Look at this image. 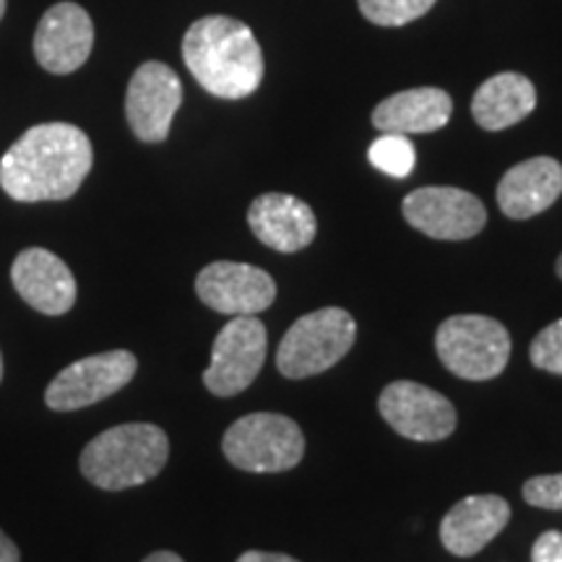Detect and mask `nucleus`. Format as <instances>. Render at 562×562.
Returning <instances> with one entry per match:
<instances>
[{
	"instance_id": "6ab92c4d",
	"label": "nucleus",
	"mask_w": 562,
	"mask_h": 562,
	"mask_svg": "<svg viewBox=\"0 0 562 562\" xmlns=\"http://www.w3.org/2000/svg\"><path fill=\"white\" fill-rule=\"evenodd\" d=\"M537 108V89L521 74H497L476 89L472 115L484 131H505Z\"/></svg>"
},
{
	"instance_id": "f03ea898",
	"label": "nucleus",
	"mask_w": 562,
	"mask_h": 562,
	"mask_svg": "<svg viewBox=\"0 0 562 562\" xmlns=\"http://www.w3.org/2000/svg\"><path fill=\"white\" fill-rule=\"evenodd\" d=\"M193 79L220 100H245L263 81V50L245 21L203 16L182 37Z\"/></svg>"
},
{
	"instance_id": "f3484780",
	"label": "nucleus",
	"mask_w": 562,
	"mask_h": 562,
	"mask_svg": "<svg viewBox=\"0 0 562 562\" xmlns=\"http://www.w3.org/2000/svg\"><path fill=\"white\" fill-rule=\"evenodd\" d=\"M562 165L552 157H533L510 167L497 186V206L510 220H531L560 199Z\"/></svg>"
},
{
	"instance_id": "f257e3e1",
	"label": "nucleus",
	"mask_w": 562,
	"mask_h": 562,
	"mask_svg": "<svg viewBox=\"0 0 562 562\" xmlns=\"http://www.w3.org/2000/svg\"><path fill=\"white\" fill-rule=\"evenodd\" d=\"M94 165L87 133L70 123L34 125L0 159V188L13 201H66Z\"/></svg>"
},
{
	"instance_id": "b1692460",
	"label": "nucleus",
	"mask_w": 562,
	"mask_h": 562,
	"mask_svg": "<svg viewBox=\"0 0 562 562\" xmlns=\"http://www.w3.org/2000/svg\"><path fill=\"white\" fill-rule=\"evenodd\" d=\"M531 562H562V533L544 531L542 537L533 542Z\"/></svg>"
},
{
	"instance_id": "ddd939ff",
	"label": "nucleus",
	"mask_w": 562,
	"mask_h": 562,
	"mask_svg": "<svg viewBox=\"0 0 562 562\" xmlns=\"http://www.w3.org/2000/svg\"><path fill=\"white\" fill-rule=\"evenodd\" d=\"M91 47H94V24L81 5L63 0L40 19L34 34V58L50 74L66 76L79 70L89 60Z\"/></svg>"
},
{
	"instance_id": "6e6552de",
	"label": "nucleus",
	"mask_w": 562,
	"mask_h": 562,
	"mask_svg": "<svg viewBox=\"0 0 562 562\" xmlns=\"http://www.w3.org/2000/svg\"><path fill=\"white\" fill-rule=\"evenodd\" d=\"M138 370L136 355L125 349L102 351L68 364L47 385L45 404L53 412H76L83 406L104 402L112 393L125 389Z\"/></svg>"
},
{
	"instance_id": "c756f323",
	"label": "nucleus",
	"mask_w": 562,
	"mask_h": 562,
	"mask_svg": "<svg viewBox=\"0 0 562 562\" xmlns=\"http://www.w3.org/2000/svg\"><path fill=\"white\" fill-rule=\"evenodd\" d=\"M0 381H3V357H0Z\"/></svg>"
},
{
	"instance_id": "39448f33",
	"label": "nucleus",
	"mask_w": 562,
	"mask_h": 562,
	"mask_svg": "<svg viewBox=\"0 0 562 562\" xmlns=\"http://www.w3.org/2000/svg\"><path fill=\"white\" fill-rule=\"evenodd\" d=\"M222 451L235 469L252 474L290 472L305 456V435L284 414L258 412L240 417L224 432Z\"/></svg>"
},
{
	"instance_id": "1a4fd4ad",
	"label": "nucleus",
	"mask_w": 562,
	"mask_h": 562,
	"mask_svg": "<svg viewBox=\"0 0 562 562\" xmlns=\"http://www.w3.org/2000/svg\"><path fill=\"white\" fill-rule=\"evenodd\" d=\"M404 220L432 240H472L487 224L484 203L451 186L417 188L402 203Z\"/></svg>"
},
{
	"instance_id": "393cba45",
	"label": "nucleus",
	"mask_w": 562,
	"mask_h": 562,
	"mask_svg": "<svg viewBox=\"0 0 562 562\" xmlns=\"http://www.w3.org/2000/svg\"><path fill=\"white\" fill-rule=\"evenodd\" d=\"M237 562H300L290 558V554H281V552H261V550H250L237 558Z\"/></svg>"
},
{
	"instance_id": "a878e982",
	"label": "nucleus",
	"mask_w": 562,
	"mask_h": 562,
	"mask_svg": "<svg viewBox=\"0 0 562 562\" xmlns=\"http://www.w3.org/2000/svg\"><path fill=\"white\" fill-rule=\"evenodd\" d=\"M0 562H21L19 547L11 542V537L0 529Z\"/></svg>"
},
{
	"instance_id": "c85d7f7f",
	"label": "nucleus",
	"mask_w": 562,
	"mask_h": 562,
	"mask_svg": "<svg viewBox=\"0 0 562 562\" xmlns=\"http://www.w3.org/2000/svg\"><path fill=\"white\" fill-rule=\"evenodd\" d=\"M3 13H5V0H0V19H3Z\"/></svg>"
},
{
	"instance_id": "aec40b11",
	"label": "nucleus",
	"mask_w": 562,
	"mask_h": 562,
	"mask_svg": "<svg viewBox=\"0 0 562 562\" xmlns=\"http://www.w3.org/2000/svg\"><path fill=\"white\" fill-rule=\"evenodd\" d=\"M368 157L372 167L391 175V178H409L414 161H417L414 144L406 136H402V133H383L381 138L372 140Z\"/></svg>"
},
{
	"instance_id": "4be33fe9",
	"label": "nucleus",
	"mask_w": 562,
	"mask_h": 562,
	"mask_svg": "<svg viewBox=\"0 0 562 562\" xmlns=\"http://www.w3.org/2000/svg\"><path fill=\"white\" fill-rule=\"evenodd\" d=\"M529 357L533 368L562 375V318L537 334V339L531 341Z\"/></svg>"
},
{
	"instance_id": "f8f14e48",
	"label": "nucleus",
	"mask_w": 562,
	"mask_h": 562,
	"mask_svg": "<svg viewBox=\"0 0 562 562\" xmlns=\"http://www.w3.org/2000/svg\"><path fill=\"white\" fill-rule=\"evenodd\" d=\"M195 292L203 305L222 315H258L277 300V281L258 266L216 261L195 279Z\"/></svg>"
},
{
	"instance_id": "cd10ccee",
	"label": "nucleus",
	"mask_w": 562,
	"mask_h": 562,
	"mask_svg": "<svg viewBox=\"0 0 562 562\" xmlns=\"http://www.w3.org/2000/svg\"><path fill=\"white\" fill-rule=\"evenodd\" d=\"M554 271H558V277L562 279V256L558 258V263H554Z\"/></svg>"
},
{
	"instance_id": "5701e85b",
	"label": "nucleus",
	"mask_w": 562,
	"mask_h": 562,
	"mask_svg": "<svg viewBox=\"0 0 562 562\" xmlns=\"http://www.w3.org/2000/svg\"><path fill=\"white\" fill-rule=\"evenodd\" d=\"M524 501L533 508L562 510V474L533 476L524 484Z\"/></svg>"
},
{
	"instance_id": "423d86ee",
	"label": "nucleus",
	"mask_w": 562,
	"mask_h": 562,
	"mask_svg": "<svg viewBox=\"0 0 562 562\" xmlns=\"http://www.w3.org/2000/svg\"><path fill=\"white\" fill-rule=\"evenodd\" d=\"M440 362L463 381H492L508 368L510 334L487 315H453L435 334Z\"/></svg>"
},
{
	"instance_id": "2eb2a0df",
	"label": "nucleus",
	"mask_w": 562,
	"mask_h": 562,
	"mask_svg": "<svg viewBox=\"0 0 562 562\" xmlns=\"http://www.w3.org/2000/svg\"><path fill=\"white\" fill-rule=\"evenodd\" d=\"M248 224L266 248L279 252L305 250L318 235L313 209L290 193L258 195L248 209Z\"/></svg>"
},
{
	"instance_id": "9b49d317",
	"label": "nucleus",
	"mask_w": 562,
	"mask_h": 562,
	"mask_svg": "<svg viewBox=\"0 0 562 562\" xmlns=\"http://www.w3.org/2000/svg\"><path fill=\"white\" fill-rule=\"evenodd\" d=\"M378 409L402 438L419 442L448 438L459 422L453 404L442 393L414 381L385 385L381 398H378Z\"/></svg>"
},
{
	"instance_id": "9d476101",
	"label": "nucleus",
	"mask_w": 562,
	"mask_h": 562,
	"mask_svg": "<svg viewBox=\"0 0 562 562\" xmlns=\"http://www.w3.org/2000/svg\"><path fill=\"white\" fill-rule=\"evenodd\" d=\"M182 104V83L170 66L149 60L138 66L125 94V117L144 144H161L170 136L175 112Z\"/></svg>"
},
{
	"instance_id": "20e7f679",
	"label": "nucleus",
	"mask_w": 562,
	"mask_h": 562,
	"mask_svg": "<svg viewBox=\"0 0 562 562\" xmlns=\"http://www.w3.org/2000/svg\"><path fill=\"white\" fill-rule=\"evenodd\" d=\"M357 323L341 307H321L292 323L277 349V368L290 381L321 375L349 355Z\"/></svg>"
},
{
	"instance_id": "7ed1b4c3",
	"label": "nucleus",
	"mask_w": 562,
	"mask_h": 562,
	"mask_svg": "<svg viewBox=\"0 0 562 562\" xmlns=\"http://www.w3.org/2000/svg\"><path fill=\"white\" fill-rule=\"evenodd\" d=\"M170 459L167 432L149 422L117 425L97 435L81 453V474L100 490H128L154 480Z\"/></svg>"
},
{
	"instance_id": "dca6fc26",
	"label": "nucleus",
	"mask_w": 562,
	"mask_h": 562,
	"mask_svg": "<svg viewBox=\"0 0 562 562\" xmlns=\"http://www.w3.org/2000/svg\"><path fill=\"white\" fill-rule=\"evenodd\" d=\"M510 521L508 501L497 495L463 497L446 513L440 524V542L456 558L482 552Z\"/></svg>"
},
{
	"instance_id": "4468645a",
	"label": "nucleus",
	"mask_w": 562,
	"mask_h": 562,
	"mask_svg": "<svg viewBox=\"0 0 562 562\" xmlns=\"http://www.w3.org/2000/svg\"><path fill=\"white\" fill-rule=\"evenodd\" d=\"M13 290L42 315H63L76 302V279L58 256L45 248H26L11 266Z\"/></svg>"
},
{
	"instance_id": "412c9836",
	"label": "nucleus",
	"mask_w": 562,
	"mask_h": 562,
	"mask_svg": "<svg viewBox=\"0 0 562 562\" xmlns=\"http://www.w3.org/2000/svg\"><path fill=\"white\" fill-rule=\"evenodd\" d=\"M362 16L378 26H404L425 16L435 0H357Z\"/></svg>"
},
{
	"instance_id": "0eeeda50",
	"label": "nucleus",
	"mask_w": 562,
	"mask_h": 562,
	"mask_svg": "<svg viewBox=\"0 0 562 562\" xmlns=\"http://www.w3.org/2000/svg\"><path fill=\"white\" fill-rule=\"evenodd\" d=\"M269 334L256 315H237L211 347V362L203 372V385L220 398L243 393L263 368Z\"/></svg>"
},
{
	"instance_id": "bb28decb",
	"label": "nucleus",
	"mask_w": 562,
	"mask_h": 562,
	"mask_svg": "<svg viewBox=\"0 0 562 562\" xmlns=\"http://www.w3.org/2000/svg\"><path fill=\"white\" fill-rule=\"evenodd\" d=\"M144 562H186V560H182L180 554L161 550V552H154V554H149V558H146Z\"/></svg>"
},
{
	"instance_id": "a211bd4d",
	"label": "nucleus",
	"mask_w": 562,
	"mask_h": 562,
	"mask_svg": "<svg viewBox=\"0 0 562 562\" xmlns=\"http://www.w3.org/2000/svg\"><path fill=\"white\" fill-rule=\"evenodd\" d=\"M453 100L448 91L435 87L406 89L389 97L372 110V125L381 133H432L448 125Z\"/></svg>"
}]
</instances>
